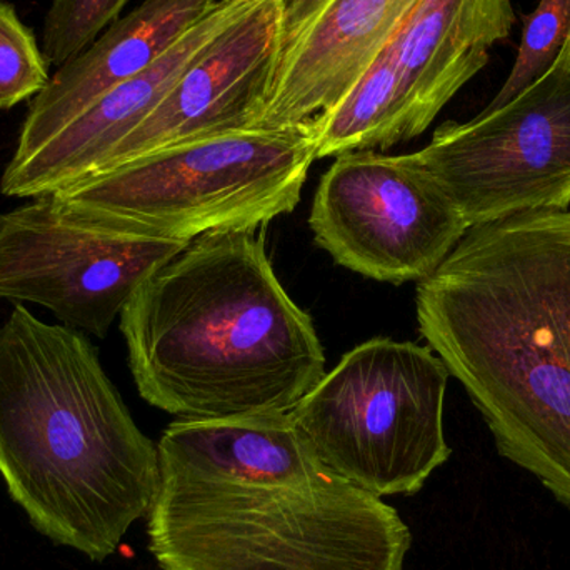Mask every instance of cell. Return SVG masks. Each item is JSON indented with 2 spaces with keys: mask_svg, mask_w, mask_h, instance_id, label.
<instances>
[{
  "mask_svg": "<svg viewBox=\"0 0 570 570\" xmlns=\"http://www.w3.org/2000/svg\"><path fill=\"white\" fill-rule=\"evenodd\" d=\"M49 80V62L32 30L10 3L0 0V110L36 97Z\"/></svg>",
  "mask_w": 570,
  "mask_h": 570,
  "instance_id": "e0dca14e",
  "label": "cell"
},
{
  "mask_svg": "<svg viewBox=\"0 0 570 570\" xmlns=\"http://www.w3.org/2000/svg\"><path fill=\"white\" fill-rule=\"evenodd\" d=\"M129 0H52L43 22L42 52L49 66L62 67L109 29Z\"/></svg>",
  "mask_w": 570,
  "mask_h": 570,
  "instance_id": "2e32d148",
  "label": "cell"
},
{
  "mask_svg": "<svg viewBox=\"0 0 570 570\" xmlns=\"http://www.w3.org/2000/svg\"><path fill=\"white\" fill-rule=\"evenodd\" d=\"M308 226L338 266L381 283H421L471 227L412 154L355 150L322 176Z\"/></svg>",
  "mask_w": 570,
  "mask_h": 570,
  "instance_id": "9c48e42d",
  "label": "cell"
},
{
  "mask_svg": "<svg viewBox=\"0 0 570 570\" xmlns=\"http://www.w3.org/2000/svg\"><path fill=\"white\" fill-rule=\"evenodd\" d=\"M157 448L163 570H405L399 512L325 465L288 412L180 419Z\"/></svg>",
  "mask_w": 570,
  "mask_h": 570,
  "instance_id": "6da1fadb",
  "label": "cell"
},
{
  "mask_svg": "<svg viewBox=\"0 0 570 570\" xmlns=\"http://www.w3.org/2000/svg\"><path fill=\"white\" fill-rule=\"evenodd\" d=\"M561 57H564V59L570 63V36L568 42H566L564 49H562Z\"/></svg>",
  "mask_w": 570,
  "mask_h": 570,
  "instance_id": "d6986e66",
  "label": "cell"
},
{
  "mask_svg": "<svg viewBox=\"0 0 570 570\" xmlns=\"http://www.w3.org/2000/svg\"><path fill=\"white\" fill-rule=\"evenodd\" d=\"M415 311L499 454L570 509V210L471 227Z\"/></svg>",
  "mask_w": 570,
  "mask_h": 570,
  "instance_id": "7a4b0ae2",
  "label": "cell"
},
{
  "mask_svg": "<svg viewBox=\"0 0 570 570\" xmlns=\"http://www.w3.org/2000/svg\"><path fill=\"white\" fill-rule=\"evenodd\" d=\"M189 244L90 219L53 194L36 197L0 214V298L42 305L104 338L139 285Z\"/></svg>",
  "mask_w": 570,
  "mask_h": 570,
  "instance_id": "ba28073f",
  "label": "cell"
},
{
  "mask_svg": "<svg viewBox=\"0 0 570 570\" xmlns=\"http://www.w3.org/2000/svg\"><path fill=\"white\" fill-rule=\"evenodd\" d=\"M256 0H216L149 69L119 83L27 159L10 160L0 180L7 197L49 196L90 176L169 94L200 52Z\"/></svg>",
  "mask_w": 570,
  "mask_h": 570,
  "instance_id": "7c38bea8",
  "label": "cell"
},
{
  "mask_svg": "<svg viewBox=\"0 0 570 570\" xmlns=\"http://www.w3.org/2000/svg\"><path fill=\"white\" fill-rule=\"evenodd\" d=\"M314 160L308 127L234 130L90 174L53 196L120 229L194 240L261 230L292 213Z\"/></svg>",
  "mask_w": 570,
  "mask_h": 570,
  "instance_id": "5b68a950",
  "label": "cell"
},
{
  "mask_svg": "<svg viewBox=\"0 0 570 570\" xmlns=\"http://www.w3.org/2000/svg\"><path fill=\"white\" fill-rule=\"evenodd\" d=\"M514 20L511 0H421L374 59L387 96L384 149L424 134Z\"/></svg>",
  "mask_w": 570,
  "mask_h": 570,
  "instance_id": "8fae6325",
  "label": "cell"
},
{
  "mask_svg": "<svg viewBox=\"0 0 570 570\" xmlns=\"http://www.w3.org/2000/svg\"><path fill=\"white\" fill-rule=\"evenodd\" d=\"M421 0H328L284 47L257 129L308 127L361 79Z\"/></svg>",
  "mask_w": 570,
  "mask_h": 570,
  "instance_id": "4fadbf2b",
  "label": "cell"
},
{
  "mask_svg": "<svg viewBox=\"0 0 570 570\" xmlns=\"http://www.w3.org/2000/svg\"><path fill=\"white\" fill-rule=\"evenodd\" d=\"M448 367L431 347L375 337L357 345L292 409L325 465L377 495H412L451 458Z\"/></svg>",
  "mask_w": 570,
  "mask_h": 570,
  "instance_id": "8992f818",
  "label": "cell"
},
{
  "mask_svg": "<svg viewBox=\"0 0 570 570\" xmlns=\"http://www.w3.org/2000/svg\"><path fill=\"white\" fill-rule=\"evenodd\" d=\"M120 332L139 394L184 421L291 412L325 374L257 230L190 240L134 292Z\"/></svg>",
  "mask_w": 570,
  "mask_h": 570,
  "instance_id": "3957f363",
  "label": "cell"
},
{
  "mask_svg": "<svg viewBox=\"0 0 570 570\" xmlns=\"http://www.w3.org/2000/svg\"><path fill=\"white\" fill-rule=\"evenodd\" d=\"M469 227L570 206V63L554 66L504 106L445 122L412 154Z\"/></svg>",
  "mask_w": 570,
  "mask_h": 570,
  "instance_id": "52a82bcc",
  "label": "cell"
},
{
  "mask_svg": "<svg viewBox=\"0 0 570 570\" xmlns=\"http://www.w3.org/2000/svg\"><path fill=\"white\" fill-rule=\"evenodd\" d=\"M327 2L328 0H283V39L279 52Z\"/></svg>",
  "mask_w": 570,
  "mask_h": 570,
  "instance_id": "ac0fdd59",
  "label": "cell"
},
{
  "mask_svg": "<svg viewBox=\"0 0 570 570\" xmlns=\"http://www.w3.org/2000/svg\"><path fill=\"white\" fill-rule=\"evenodd\" d=\"M283 39V0H256L220 32L100 170L176 144L257 129ZM94 173V174H96Z\"/></svg>",
  "mask_w": 570,
  "mask_h": 570,
  "instance_id": "30bf717a",
  "label": "cell"
},
{
  "mask_svg": "<svg viewBox=\"0 0 570 570\" xmlns=\"http://www.w3.org/2000/svg\"><path fill=\"white\" fill-rule=\"evenodd\" d=\"M0 475L36 531L96 562L149 515L160 485L159 448L89 338L20 304L0 327Z\"/></svg>",
  "mask_w": 570,
  "mask_h": 570,
  "instance_id": "277c9868",
  "label": "cell"
},
{
  "mask_svg": "<svg viewBox=\"0 0 570 570\" xmlns=\"http://www.w3.org/2000/svg\"><path fill=\"white\" fill-rule=\"evenodd\" d=\"M216 0H144L53 72L33 97L12 163L27 159L109 90L160 59Z\"/></svg>",
  "mask_w": 570,
  "mask_h": 570,
  "instance_id": "5bb4252c",
  "label": "cell"
},
{
  "mask_svg": "<svg viewBox=\"0 0 570 570\" xmlns=\"http://www.w3.org/2000/svg\"><path fill=\"white\" fill-rule=\"evenodd\" d=\"M570 36V0H541L522 33L514 67L489 109L509 100L541 79L561 56Z\"/></svg>",
  "mask_w": 570,
  "mask_h": 570,
  "instance_id": "9a60e30c",
  "label": "cell"
}]
</instances>
